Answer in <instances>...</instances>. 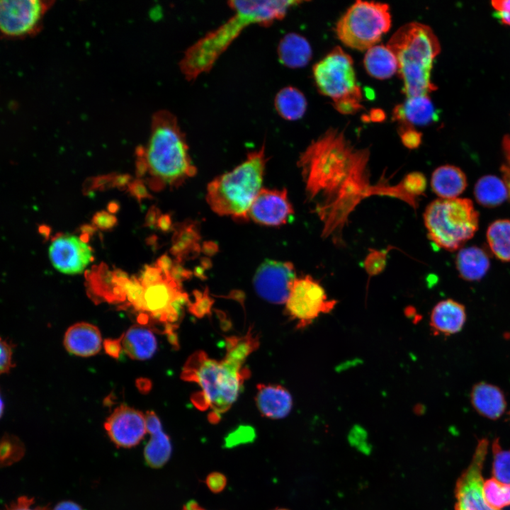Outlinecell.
I'll return each mask as SVG.
<instances>
[{
	"instance_id": "obj_51",
	"label": "cell",
	"mask_w": 510,
	"mask_h": 510,
	"mask_svg": "<svg viewBox=\"0 0 510 510\" xmlns=\"http://www.w3.org/2000/svg\"><path fill=\"white\" fill-rule=\"evenodd\" d=\"M275 510H288V509H275Z\"/></svg>"
},
{
	"instance_id": "obj_46",
	"label": "cell",
	"mask_w": 510,
	"mask_h": 510,
	"mask_svg": "<svg viewBox=\"0 0 510 510\" xmlns=\"http://www.w3.org/2000/svg\"><path fill=\"white\" fill-rule=\"evenodd\" d=\"M131 177L128 174L117 175L112 181L113 186L121 188L130 184Z\"/></svg>"
},
{
	"instance_id": "obj_37",
	"label": "cell",
	"mask_w": 510,
	"mask_h": 510,
	"mask_svg": "<svg viewBox=\"0 0 510 510\" xmlns=\"http://www.w3.org/2000/svg\"><path fill=\"white\" fill-rule=\"evenodd\" d=\"M34 503L33 498L21 496L6 506L5 510H51L45 506H34Z\"/></svg>"
},
{
	"instance_id": "obj_35",
	"label": "cell",
	"mask_w": 510,
	"mask_h": 510,
	"mask_svg": "<svg viewBox=\"0 0 510 510\" xmlns=\"http://www.w3.org/2000/svg\"><path fill=\"white\" fill-rule=\"evenodd\" d=\"M23 453V448L16 439L12 437H4L1 443V461L9 462L16 460Z\"/></svg>"
},
{
	"instance_id": "obj_8",
	"label": "cell",
	"mask_w": 510,
	"mask_h": 510,
	"mask_svg": "<svg viewBox=\"0 0 510 510\" xmlns=\"http://www.w3.org/2000/svg\"><path fill=\"white\" fill-rule=\"evenodd\" d=\"M312 72L319 92L330 98L340 113L353 114L363 108L353 59L341 47H335L316 63Z\"/></svg>"
},
{
	"instance_id": "obj_34",
	"label": "cell",
	"mask_w": 510,
	"mask_h": 510,
	"mask_svg": "<svg viewBox=\"0 0 510 510\" xmlns=\"http://www.w3.org/2000/svg\"><path fill=\"white\" fill-rule=\"evenodd\" d=\"M255 431L249 426H239L232 431L225 438V446L232 448L242 443L253 441L255 438Z\"/></svg>"
},
{
	"instance_id": "obj_3",
	"label": "cell",
	"mask_w": 510,
	"mask_h": 510,
	"mask_svg": "<svg viewBox=\"0 0 510 510\" xmlns=\"http://www.w3.org/2000/svg\"><path fill=\"white\" fill-rule=\"evenodd\" d=\"M302 2L282 0L227 1L233 11L232 15L187 48L178 64L181 74L186 80L193 81L208 72L246 28L255 24L271 26L283 19L291 7Z\"/></svg>"
},
{
	"instance_id": "obj_4",
	"label": "cell",
	"mask_w": 510,
	"mask_h": 510,
	"mask_svg": "<svg viewBox=\"0 0 510 510\" xmlns=\"http://www.w3.org/2000/svg\"><path fill=\"white\" fill-rule=\"evenodd\" d=\"M136 152L157 189L178 185L196 171L186 136L176 115L167 110L152 115L147 144L137 147Z\"/></svg>"
},
{
	"instance_id": "obj_18",
	"label": "cell",
	"mask_w": 510,
	"mask_h": 510,
	"mask_svg": "<svg viewBox=\"0 0 510 510\" xmlns=\"http://www.w3.org/2000/svg\"><path fill=\"white\" fill-rule=\"evenodd\" d=\"M393 119L400 123L399 128L425 125L438 119V114L429 96L407 98L393 110Z\"/></svg>"
},
{
	"instance_id": "obj_40",
	"label": "cell",
	"mask_w": 510,
	"mask_h": 510,
	"mask_svg": "<svg viewBox=\"0 0 510 510\" xmlns=\"http://www.w3.org/2000/svg\"><path fill=\"white\" fill-rule=\"evenodd\" d=\"M503 149L506 162L502 165L501 171L503 176V181L507 187L509 196L510 197V137L506 136L504 137L503 141Z\"/></svg>"
},
{
	"instance_id": "obj_26",
	"label": "cell",
	"mask_w": 510,
	"mask_h": 510,
	"mask_svg": "<svg viewBox=\"0 0 510 510\" xmlns=\"http://www.w3.org/2000/svg\"><path fill=\"white\" fill-rule=\"evenodd\" d=\"M455 264L460 276L465 280L482 279L488 271L490 261L487 253L477 246L461 249L456 256Z\"/></svg>"
},
{
	"instance_id": "obj_23",
	"label": "cell",
	"mask_w": 510,
	"mask_h": 510,
	"mask_svg": "<svg viewBox=\"0 0 510 510\" xmlns=\"http://www.w3.org/2000/svg\"><path fill=\"white\" fill-rule=\"evenodd\" d=\"M122 348L135 360H147L156 352L157 342L153 332L141 325H133L121 336Z\"/></svg>"
},
{
	"instance_id": "obj_45",
	"label": "cell",
	"mask_w": 510,
	"mask_h": 510,
	"mask_svg": "<svg viewBox=\"0 0 510 510\" xmlns=\"http://www.w3.org/2000/svg\"><path fill=\"white\" fill-rule=\"evenodd\" d=\"M106 352L111 357L118 358L123 349L120 339H106L103 343Z\"/></svg>"
},
{
	"instance_id": "obj_19",
	"label": "cell",
	"mask_w": 510,
	"mask_h": 510,
	"mask_svg": "<svg viewBox=\"0 0 510 510\" xmlns=\"http://www.w3.org/2000/svg\"><path fill=\"white\" fill-rule=\"evenodd\" d=\"M101 332L95 325L87 322L73 324L67 330L64 345L67 351L75 356L89 357L98 353L101 348Z\"/></svg>"
},
{
	"instance_id": "obj_10",
	"label": "cell",
	"mask_w": 510,
	"mask_h": 510,
	"mask_svg": "<svg viewBox=\"0 0 510 510\" xmlns=\"http://www.w3.org/2000/svg\"><path fill=\"white\" fill-rule=\"evenodd\" d=\"M288 315L296 321L297 329L310 325L320 314L332 312L337 301L329 299L324 288L310 276L296 278L286 301Z\"/></svg>"
},
{
	"instance_id": "obj_49",
	"label": "cell",
	"mask_w": 510,
	"mask_h": 510,
	"mask_svg": "<svg viewBox=\"0 0 510 510\" xmlns=\"http://www.w3.org/2000/svg\"><path fill=\"white\" fill-rule=\"evenodd\" d=\"M94 227L90 225H86L83 227L82 231L84 234H87L88 233H91L94 232Z\"/></svg>"
},
{
	"instance_id": "obj_33",
	"label": "cell",
	"mask_w": 510,
	"mask_h": 510,
	"mask_svg": "<svg viewBox=\"0 0 510 510\" xmlns=\"http://www.w3.org/2000/svg\"><path fill=\"white\" fill-rule=\"evenodd\" d=\"M426 186V178L422 174L413 172L408 174L401 186L403 198L414 206V199L424 192Z\"/></svg>"
},
{
	"instance_id": "obj_12",
	"label": "cell",
	"mask_w": 510,
	"mask_h": 510,
	"mask_svg": "<svg viewBox=\"0 0 510 510\" xmlns=\"http://www.w3.org/2000/svg\"><path fill=\"white\" fill-rule=\"evenodd\" d=\"M488 445L486 438L479 441L470 465L458 479L455 510H496L488 504L483 491L482 472Z\"/></svg>"
},
{
	"instance_id": "obj_43",
	"label": "cell",
	"mask_w": 510,
	"mask_h": 510,
	"mask_svg": "<svg viewBox=\"0 0 510 510\" xmlns=\"http://www.w3.org/2000/svg\"><path fill=\"white\" fill-rule=\"evenodd\" d=\"M196 296V299L195 302L192 304L191 311L197 316L201 317L209 312L211 301L207 295L198 293Z\"/></svg>"
},
{
	"instance_id": "obj_17",
	"label": "cell",
	"mask_w": 510,
	"mask_h": 510,
	"mask_svg": "<svg viewBox=\"0 0 510 510\" xmlns=\"http://www.w3.org/2000/svg\"><path fill=\"white\" fill-rule=\"evenodd\" d=\"M465 306L452 299L438 302L432 309L429 325L434 335L448 336L458 333L466 321Z\"/></svg>"
},
{
	"instance_id": "obj_41",
	"label": "cell",
	"mask_w": 510,
	"mask_h": 510,
	"mask_svg": "<svg viewBox=\"0 0 510 510\" xmlns=\"http://www.w3.org/2000/svg\"><path fill=\"white\" fill-rule=\"evenodd\" d=\"M492 5L502 22L510 26V0H494Z\"/></svg>"
},
{
	"instance_id": "obj_21",
	"label": "cell",
	"mask_w": 510,
	"mask_h": 510,
	"mask_svg": "<svg viewBox=\"0 0 510 510\" xmlns=\"http://www.w3.org/2000/svg\"><path fill=\"white\" fill-rule=\"evenodd\" d=\"M147 430L151 437L144 450V459L154 468L162 467L169 460L172 450L169 437L163 431L162 424L154 412L145 414Z\"/></svg>"
},
{
	"instance_id": "obj_24",
	"label": "cell",
	"mask_w": 510,
	"mask_h": 510,
	"mask_svg": "<svg viewBox=\"0 0 510 510\" xmlns=\"http://www.w3.org/2000/svg\"><path fill=\"white\" fill-rule=\"evenodd\" d=\"M467 185L465 174L455 166H441L431 176V188L442 199L456 198L465 191Z\"/></svg>"
},
{
	"instance_id": "obj_30",
	"label": "cell",
	"mask_w": 510,
	"mask_h": 510,
	"mask_svg": "<svg viewBox=\"0 0 510 510\" xmlns=\"http://www.w3.org/2000/svg\"><path fill=\"white\" fill-rule=\"evenodd\" d=\"M487 239L494 256L502 261H510V220H497L490 224Z\"/></svg>"
},
{
	"instance_id": "obj_39",
	"label": "cell",
	"mask_w": 510,
	"mask_h": 510,
	"mask_svg": "<svg viewBox=\"0 0 510 510\" xmlns=\"http://www.w3.org/2000/svg\"><path fill=\"white\" fill-rule=\"evenodd\" d=\"M1 373H7L13 367L12 346L6 341L1 339Z\"/></svg>"
},
{
	"instance_id": "obj_38",
	"label": "cell",
	"mask_w": 510,
	"mask_h": 510,
	"mask_svg": "<svg viewBox=\"0 0 510 510\" xmlns=\"http://www.w3.org/2000/svg\"><path fill=\"white\" fill-rule=\"evenodd\" d=\"M92 222L95 227L106 230L113 228L117 223V219L113 215L102 210L94 215Z\"/></svg>"
},
{
	"instance_id": "obj_22",
	"label": "cell",
	"mask_w": 510,
	"mask_h": 510,
	"mask_svg": "<svg viewBox=\"0 0 510 510\" xmlns=\"http://www.w3.org/2000/svg\"><path fill=\"white\" fill-rule=\"evenodd\" d=\"M470 402L478 414L492 420L501 417L506 407L503 391L485 382L474 385L470 392Z\"/></svg>"
},
{
	"instance_id": "obj_31",
	"label": "cell",
	"mask_w": 510,
	"mask_h": 510,
	"mask_svg": "<svg viewBox=\"0 0 510 510\" xmlns=\"http://www.w3.org/2000/svg\"><path fill=\"white\" fill-rule=\"evenodd\" d=\"M484 495L488 504L496 510L510 506V485L494 477L484 482Z\"/></svg>"
},
{
	"instance_id": "obj_42",
	"label": "cell",
	"mask_w": 510,
	"mask_h": 510,
	"mask_svg": "<svg viewBox=\"0 0 510 510\" xmlns=\"http://www.w3.org/2000/svg\"><path fill=\"white\" fill-rule=\"evenodd\" d=\"M206 484L212 492L219 493L225 487L227 479L220 472H212L207 477Z\"/></svg>"
},
{
	"instance_id": "obj_1",
	"label": "cell",
	"mask_w": 510,
	"mask_h": 510,
	"mask_svg": "<svg viewBox=\"0 0 510 510\" xmlns=\"http://www.w3.org/2000/svg\"><path fill=\"white\" fill-rule=\"evenodd\" d=\"M368 149L357 148L345 130L329 128L301 153L298 165L307 196L323 222V232L339 233L357 204L369 196Z\"/></svg>"
},
{
	"instance_id": "obj_25",
	"label": "cell",
	"mask_w": 510,
	"mask_h": 510,
	"mask_svg": "<svg viewBox=\"0 0 510 510\" xmlns=\"http://www.w3.org/2000/svg\"><path fill=\"white\" fill-rule=\"evenodd\" d=\"M277 52L280 62L285 67L293 69L307 65L312 55L307 40L295 33L283 36L278 43Z\"/></svg>"
},
{
	"instance_id": "obj_5",
	"label": "cell",
	"mask_w": 510,
	"mask_h": 510,
	"mask_svg": "<svg viewBox=\"0 0 510 510\" xmlns=\"http://www.w3.org/2000/svg\"><path fill=\"white\" fill-rule=\"evenodd\" d=\"M386 45L397 58V72L407 98L429 96L436 89L431 72L441 47L429 26L418 22L406 23L393 33Z\"/></svg>"
},
{
	"instance_id": "obj_27",
	"label": "cell",
	"mask_w": 510,
	"mask_h": 510,
	"mask_svg": "<svg viewBox=\"0 0 510 510\" xmlns=\"http://www.w3.org/2000/svg\"><path fill=\"white\" fill-rule=\"evenodd\" d=\"M363 64L368 74L377 79H387L398 72V62L392 51L384 45L366 50Z\"/></svg>"
},
{
	"instance_id": "obj_50",
	"label": "cell",
	"mask_w": 510,
	"mask_h": 510,
	"mask_svg": "<svg viewBox=\"0 0 510 510\" xmlns=\"http://www.w3.org/2000/svg\"><path fill=\"white\" fill-rule=\"evenodd\" d=\"M109 211L111 212H115L117 211L118 208V204L115 203H110L108 205Z\"/></svg>"
},
{
	"instance_id": "obj_2",
	"label": "cell",
	"mask_w": 510,
	"mask_h": 510,
	"mask_svg": "<svg viewBox=\"0 0 510 510\" xmlns=\"http://www.w3.org/2000/svg\"><path fill=\"white\" fill-rule=\"evenodd\" d=\"M258 344V340L249 333L243 337L227 339V354L221 361L210 358L203 351H197L188 359L181 377L200 387L202 392L193 401L200 409H212L211 422H217L220 415L236 401L249 374L244 368V363Z\"/></svg>"
},
{
	"instance_id": "obj_28",
	"label": "cell",
	"mask_w": 510,
	"mask_h": 510,
	"mask_svg": "<svg viewBox=\"0 0 510 510\" xmlns=\"http://www.w3.org/2000/svg\"><path fill=\"white\" fill-rule=\"evenodd\" d=\"M307 105L305 95L293 86H286L280 89L274 100L278 114L288 120L300 119L306 111Z\"/></svg>"
},
{
	"instance_id": "obj_20",
	"label": "cell",
	"mask_w": 510,
	"mask_h": 510,
	"mask_svg": "<svg viewBox=\"0 0 510 510\" xmlns=\"http://www.w3.org/2000/svg\"><path fill=\"white\" fill-rule=\"evenodd\" d=\"M255 400L260 413L273 419L285 417L293 407L290 393L280 385H259Z\"/></svg>"
},
{
	"instance_id": "obj_14",
	"label": "cell",
	"mask_w": 510,
	"mask_h": 510,
	"mask_svg": "<svg viewBox=\"0 0 510 510\" xmlns=\"http://www.w3.org/2000/svg\"><path fill=\"white\" fill-rule=\"evenodd\" d=\"M104 427L111 441L122 448L135 446L147 431L145 415L125 404L113 411Z\"/></svg>"
},
{
	"instance_id": "obj_15",
	"label": "cell",
	"mask_w": 510,
	"mask_h": 510,
	"mask_svg": "<svg viewBox=\"0 0 510 510\" xmlns=\"http://www.w3.org/2000/svg\"><path fill=\"white\" fill-rule=\"evenodd\" d=\"M49 256L53 266L66 274L81 273L92 261L91 248L76 236L64 235L55 239Z\"/></svg>"
},
{
	"instance_id": "obj_16",
	"label": "cell",
	"mask_w": 510,
	"mask_h": 510,
	"mask_svg": "<svg viewBox=\"0 0 510 510\" xmlns=\"http://www.w3.org/2000/svg\"><path fill=\"white\" fill-rule=\"evenodd\" d=\"M294 213L285 189L262 188L253 201L249 217L266 226H280L287 223Z\"/></svg>"
},
{
	"instance_id": "obj_32",
	"label": "cell",
	"mask_w": 510,
	"mask_h": 510,
	"mask_svg": "<svg viewBox=\"0 0 510 510\" xmlns=\"http://www.w3.org/2000/svg\"><path fill=\"white\" fill-rule=\"evenodd\" d=\"M492 475L497 481L510 485V450H503L499 439L492 443Z\"/></svg>"
},
{
	"instance_id": "obj_9",
	"label": "cell",
	"mask_w": 510,
	"mask_h": 510,
	"mask_svg": "<svg viewBox=\"0 0 510 510\" xmlns=\"http://www.w3.org/2000/svg\"><path fill=\"white\" fill-rule=\"evenodd\" d=\"M392 25L387 4L357 1L336 25V33L346 46L360 51L368 50L381 40Z\"/></svg>"
},
{
	"instance_id": "obj_29",
	"label": "cell",
	"mask_w": 510,
	"mask_h": 510,
	"mask_svg": "<svg viewBox=\"0 0 510 510\" xmlns=\"http://www.w3.org/2000/svg\"><path fill=\"white\" fill-rule=\"evenodd\" d=\"M474 194L477 201L485 207L501 205L509 196L504 181L493 175L479 178L475 186Z\"/></svg>"
},
{
	"instance_id": "obj_13",
	"label": "cell",
	"mask_w": 510,
	"mask_h": 510,
	"mask_svg": "<svg viewBox=\"0 0 510 510\" xmlns=\"http://www.w3.org/2000/svg\"><path fill=\"white\" fill-rule=\"evenodd\" d=\"M292 263L266 260L256 270L254 285L256 293L273 304L285 303L296 279Z\"/></svg>"
},
{
	"instance_id": "obj_48",
	"label": "cell",
	"mask_w": 510,
	"mask_h": 510,
	"mask_svg": "<svg viewBox=\"0 0 510 510\" xmlns=\"http://www.w3.org/2000/svg\"><path fill=\"white\" fill-rule=\"evenodd\" d=\"M182 510H205L201 507L196 502L191 500L187 502L183 507Z\"/></svg>"
},
{
	"instance_id": "obj_44",
	"label": "cell",
	"mask_w": 510,
	"mask_h": 510,
	"mask_svg": "<svg viewBox=\"0 0 510 510\" xmlns=\"http://www.w3.org/2000/svg\"><path fill=\"white\" fill-rule=\"evenodd\" d=\"M130 193L138 200H142L149 197V193L144 183L140 181H134L128 185Z\"/></svg>"
},
{
	"instance_id": "obj_11",
	"label": "cell",
	"mask_w": 510,
	"mask_h": 510,
	"mask_svg": "<svg viewBox=\"0 0 510 510\" xmlns=\"http://www.w3.org/2000/svg\"><path fill=\"white\" fill-rule=\"evenodd\" d=\"M52 0H11L0 1L1 38L22 39L38 34L42 28Z\"/></svg>"
},
{
	"instance_id": "obj_6",
	"label": "cell",
	"mask_w": 510,
	"mask_h": 510,
	"mask_svg": "<svg viewBox=\"0 0 510 510\" xmlns=\"http://www.w3.org/2000/svg\"><path fill=\"white\" fill-rule=\"evenodd\" d=\"M266 162L263 146L249 153L232 171L212 180L206 195L211 209L220 215L247 219L250 207L262 189Z\"/></svg>"
},
{
	"instance_id": "obj_47",
	"label": "cell",
	"mask_w": 510,
	"mask_h": 510,
	"mask_svg": "<svg viewBox=\"0 0 510 510\" xmlns=\"http://www.w3.org/2000/svg\"><path fill=\"white\" fill-rule=\"evenodd\" d=\"M52 510H83L77 504L65 501L58 504Z\"/></svg>"
},
{
	"instance_id": "obj_36",
	"label": "cell",
	"mask_w": 510,
	"mask_h": 510,
	"mask_svg": "<svg viewBox=\"0 0 510 510\" xmlns=\"http://www.w3.org/2000/svg\"><path fill=\"white\" fill-rule=\"evenodd\" d=\"M403 144L409 149L416 148L421 143V134L412 128H399Z\"/></svg>"
},
{
	"instance_id": "obj_7",
	"label": "cell",
	"mask_w": 510,
	"mask_h": 510,
	"mask_svg": "<svg viewBox=\"0 0 510 510\" xmlns=\"http://www.w3.org/2000/svg\"><path fill=\"white\" fill-rule=\"evenodd\" d=\"M431 241L438 247L455 251L471 239L479 227V214L468 198H439L424 214Z\"/></svg>"
}]
</instances>
